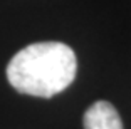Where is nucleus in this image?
<instances>
[{
    "instance_id": "nucleus-1",
    "label": "nucleus",
    "mask_w": 131,
    "mask_h": 129,
    "mask_svg": "<svg viewBox=\"0 0 131 129\" xmlns=\"http://www.w3.org/2000/svg\"><path fill=\"white\" fill-rule=\"evenodd\" d=\"M76 54L64 42H35L24 47L7 65V79L20 94L52 97L76 77Z\"/></svg>"
},
{
    "instance_id": "nucleus-2",
    "label": "nucleus",
    "mask_w": 131,
    "mask_h": 129,
    "mask_svg": "<svg viewBox=\"0 0 131 129\" xmlns=\"http://www.w3.org/2000/svg\"><path fill=\"white\" fill-rule=\"evenodd\" d=\"M84 129H123L118 111L108 101H97L89 106L82 118Z\"/></svg>"
}]
</instances>
